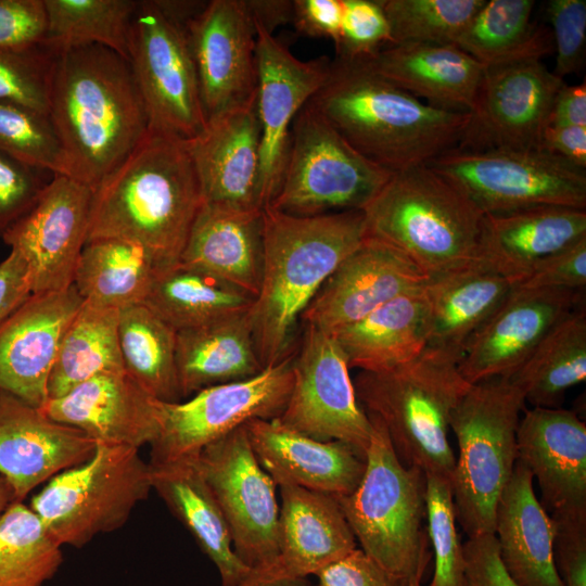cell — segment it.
<instances>
[{"label": "cell", "instance_id": "6da1fadb", "mask_svg": "<svg viewBox=\"0 0 586 586\" xmlns=\"http://www.w3.org/2000/svg\"><path fill=\"white\" fill-rule=\"evenodd\" d=\"M48 115L71 178L94 190L149 132L129 62L89 44L55 51Z\"/></svg>", "mask_w": 586, "mask_h": 586}, {"label": "cell", "instance_id": "7a4b0ae2", "mask_svg": "<svg viewBox=\"0 0 586 586\" xmlns=\"http://www.w3.org/2000/svg\"><path fill=\"white\" fill-rule=\"evenodd\" d=\"M357 152L393 173L460 145L471 115L437 109L395 86L362 60L330 61L307 102Z\"/></svg>", "mask_w": 586, "mask_h": 586}, {"label": "cell", "instance_id": "3957f363", "mask_svg": "<svg viewBox=\"0 0 586 586\" xmlns=\"http://www.w3.org/2000/svg\"><path fill=\"white\" fill-rule=\"evenodd\" d=\"M264 266L247 311L263 368L294 351L302 316L335 268L366 238L362 211L300 217L263 208Z\"/></svg>", "mask_w": 586, "mask_h": 586}, {"label": "cell", "instance_id": "277c9868", "mask_svg": "<svg viewBox=\"0 0 586 586\" xmlns=\"http://www.w3.org/2000/svg\"><path fill=\"white\" fill-rule=\"evenodd\" d=\"M202 203L184 141L149 131L93 190L87 241L129 240L175 265Z\"/></svg>", "mask_w": 586, "mask_h": 586}, {"label": "cell", "instance_id": "5b68a950", "mask_svg": "<svg viewBox=\"0 0 586 586\" xmlns=\"http://www.w3.org/2000/svg\"><path fill=\"white\" fill-rule=\"evenodd\" d=\"M362 213L366 237L399 251L430 278L479 265L485 214L425 164L394 173Z\"/></svg>", "mask_w": 586, "mask_h": 586}, {"label": "cell", "instance_id": "8992f818", "mask_svg": "<svg viewBox=\"0 0 586 586\" xmlns=\"http://www.w3.org/2000/svg\"><path fill=\"white\" fill-rule=\"evenodd\" d=\"M458 362L425 346L400 366L360 371L353 380L360 406L383 423L399 461L449 483L456 464L447 437L449 420L470 386Z\"/></svg>", "mask_w": 586, "mask_h": 586}, {"label": "cell", "instance_id": "52a82bcc", "mask_svg": "<svg viewBox=\"0 0 586 586\" xmlns=\"http://www.w3.org/2000/svg\"><path fill=\"white\" fill-rule=\"evenodd\" d=\"M372 434L357 488L334 496L361 550L400 586H420L431 559L426 476L397 458L383 423L367 413Z\"/></svg>", "mask_w": 586, "mask_h": 586}, {"label": "cell", "instance_id": "ba28073f", "mask_svg": "<svg viewBox=\"0 0 586 586\" xmlns=\"http://www.w3.org/2000/svg\"><path fill=\"white\" fill-rule=\"evenodd\" d=\"M522 391L496 377L470 384L451 412L459 448L450 488L456 521L469 538L495 532L496 508L518 460Z\"/></svg>", "mask_w": 586, "mask_h": 586}, {"label": "cell", "instance_id": "9c48e42d", "mask_svg": "<svg viewBox=\"0 0 586 586\" xmlns=\"http://www.w3.org/2000/svg\"><path fill=\"white\" fill-rule=\"evenodd\" d=\"M151 491V467L139 449L97 443L89 459L50 479L29 507L62 547L81 548L125 525Z\"/></svg>", "mask_w": 586, "mask_h": 586}, {"label": "cell", "instance_id": "30bf717a", "mask_svg": "<svg viewBox=\"0 0 586 586\" xmlns=\"http://www.w3.org/2000/svg\"><path fill=\"white\" fill-rule=\"evenodd\" d=\"M393 174L357 152L306 103L291 127L279 190L266 207L300 217L362 211Z\"/></svg>", "mask_w": 586, "mask_h": 586}, {"label": "cell", "instance_id": "8fae6325", "mask_svg": "<svg viewBox=\"0 0 586 586\" xmlns=\"http://www.w3.org/2000/svg\"><path fill=\"white\" fill-rule=\"evenodd\" d=\"M484 213L536 206L586 209V173L543 149H453L425 164Z\"/></svg>", "mask_w": 586, "mask_h": 586}, {"label": "cell", "instance_id": "7c38bea8", "mask_svg": "<svg viewBox=\"0 0 586 586\" xmlns=\"http://www.w3.org/2000/svg\"><path fill=\"white\" fill-rule=\"evenodd\" d=\"M128 62L149 131L188 141L204 130L207 120L186 27L157 0L138 1L129 26Z\"/></svg>", "mask_w": 586, "mask_h": 586}, {"label": "cell", "instance_id": "4fadbf2b", "mask_svg": "<svg viewBox=\"0 0 586 586\" xmlns=\"http://www.w3.org/2000/svg\"><path fill=\"white\" fill-rule=\"evenodd\" d=\"M293 355L252 378L205 387L187 400H158L160 431L150 445L149 462L195 459L250 420L279 418L292 388Z\"/></svg>", "mask_w": 586, "mask_h": 586}, {"label": "cell", "instance_id": "5bb4252c", "mask_svg": "<svg viewBox=\"0 0 586 586\" xmlns=\"http://www.w3.org/2000/svg\"><path fill=\"white\" fill-rule=\"evenodd\" d=\"M195 463L227 522L237 556L252 569L279 555L277 484L259 464L242 425L201 450Z\"/></svg>", "mask_w": 586, "mask_h": 586}, {"label": "cell", "instance_id": "9a60e30c", "mask_svg": "<svg viewBox=\"0 0 586 586\" xmlns=\"http://www.w3.org/2000/svg\"><path fill=\"white\" fill-rule=\"evenodd\" d=\"M304 327L292 359L291 393L278 419L311 438L341 441L365 455L372 423L356 397L347 360L330 334Z\"/></svg>", "mask_w": 586, "mask_h": 586}, {"label": "cell", "instance_id": "2e32d148", "mask_svg": "<svg viewBox=\"0 0 586 586\" xmlns=\"http://www.w3.org/2000/svg\"><path fill=\"white\" fill-rule=\"evenodd\" d=\"M93 190L62 175L47 182L35 204L1 237L26 262L33 294L73 285L87 241Z\"/></svg>", "mask_w": 586, "mask_h": 586}, {"label": "cell", "instance_id": "e0dca14e", "mask_svg": "<svg viewBox=\"0 0 586 586\" xmlns=\"http://www.w3.org/2000/svg\"><path fill=\"white\" fill-rule=\"evenodd\" d=\"M564 82L539 59L485 67L469 126L458 148H539L553 100Z\"/></svg>", "mask_w": 586, "mask_h": 586}, {"label": "cell", "instance_id": "ac0fdd59", "mask_svg": "<svg viewBox=\"0 0 586 586\" xmlns=\"http://www.w3.org/2000/svg\"><path fill=\"white\" fill-rule=\"evenodd\" d=\"M206 120L256 100V30L243 0H212L186 26Z\"/></svg>", "mask_w": 586, "mask_h": 586}, {"label": "cell", "instance_id": "d6986e66", "mask_svg": "<svg viewBox=\"0 0 586 586\" xmlns=\"http://www.w3.org/2000/svg\"><path fill=\"white\" fill-rule=\"evenodd\" d=\"M255 30L264 208L279 190L294 118L323 82L331 60L321 56L302 61L273 35L257 26Z\"/></svg>", "mask_w": 586, "mask_h": 586}, {"label": "cell", "instance_id": "ffe728a7", "mask_svg": "<svg viewBox=\"0 0 586 586\" xmlns=\"http://www.w3.org/2000/svg\"><path fill=\"white\" fill-rule=\"evenodd\" d=\"M518 460L537 480L540 505L553 522H586V425L573 410L524 409Z\"/></svg>", "mask_w": 586, "mask_h": 586}, {"label": "cell", "instance_id": "44dd1931", "mask_svg": "<svg viewBox=\"0 0 586 586\" xmlns=\"http://www.w3.org/2000/svg\"><path fill=\"white\" fill-rule=\"evenodd\" d=\"M582 305L585 290L514 286L469 341L458 362L461 377L470 384L510 378L546 333Z\"/></svg>", "mask_w": 586, "mask_h": 586}, {"label": "cell", "instance_id": "7402d4cb", "mask_svg": "<svg viewBox=\"0 0 586 586\" xmlns=\"http://www.w3.org/2000/svg\"><path fill=\"white\" fill-rule=\"evenodd\" d=\"M429 280L406 255L366 237L329 276L301 323L331 334Z\"/></svg>", "mask_w": 586, "mask_h": 586}, {"label": "cell", "instance_id": "603a6c76", "mask_svg": "<svg viewBox=\"0 0 586 586\" xmlns=\"http://www.w3.org/2000/svg\"><path fill=\"white\" fill-rule=\"evenodd\" d=\"M82 303L74 285L31 294L0 323V392L44 406L60 345Z\"/></svg>", "mask_w": 586, "mask_h": 586}, {"label": "cell", "instance_id": "cb8c5ba5", "mask_svg": "<svg viewBox=\"0 0 586 586\" xmlns=\"http://www.w3.org/2000/svg\"><path fill=\"white\" fill-rule=\"evenodd\" d=\"M95 442L40 408L0 392V475L23 501L38 485L93 454Z\"/></svg>", "mask_w": 586, "mask_h": 586}, {"label": "cell", "instance_id": "d4e9b609", "mask_svg": "<svg viewBox=\"0 0 586 586\" xmlns=\"http://www.w3.org/2000/svg\"><path fill=\"white\" fill-rule=\"evenodd\" d=\"M157 402L124 370L95 375L61 397L48 399L41 410L95 444L140 449L158 435Z\"/></svg>", "mask_w": 586, "mask_h": 586}, {"label": "cell", "instance_id": "484cf974", "mask_svg": "<svg viewBox=\"0 0 586 586\" xmlns=\"http://www.w3.org/2000/svg\"><path fill=\"white\" fill-rule=\"evenodd\" d=\"M203 202L239 209H263L260 195V126L256 100L209 120L184 141Z\"/></svg>", "mask_w": 586, "mask_h": 586}, {"label": "cell", "instance_id": "4316f807", "mask_svg": "<svg viewBox=\"0 0 586 586\" xmlns=\"http://www.w3.org/2000/svg\"><path fill=\"white\" fill-rule=\"evenodd\" d=\"M245 430L259 464L275 483L297 486L332 496H345L359 485L365 455L341 441H318L275 419H253Z\"/></svg>", "mask_w": 586, "mask_h": 586}, {"label": "cell", "instance_id": "83f0119b", "mask_svg": "<svg viewBox=\"0 0 586 586\" xmlns=\"http://www.w3.org/2000/svg\"><path fill=\"white\" fill-rule=\"evenodd\" d=\"M586 237V209L536 206L485 214L479 265L514 284L543 258Z\"/></svg>", "mask_w": 586, "mask_h": 586}, {"label": "cell", "instance_id": "f1b7e54d", "mask_svg": "<svg viewBox=\"0 0 586 586\" xmlns=\"http://www.w3.org/2000/svg\"><path fill=\"white\" fill-rule=\"evenodd\" d=\"M362 61L395 86L437 109L470 113L485 67L454 43L390 44Z\"/></svg>", "mask_w": 586, "mask_h": 586}, {"label": "cell", "instance_id": "f546056e", "mask_svg": "<svg viewBox=\"0 0 586 586\" xmlns=\"http://www.w3.org/2000/svg\"><path fill=\"white\" fill-rule=\"evenodd\" d=\"M178 263L257 296L264 266L263 209L203 202Z\"/></svg>", "mask_w": 586, "mask_h": 586}, {"label": "cell", "instance_id": "4dcf8cb0", "mask_svg": "<svg viewBox=\"0 0 586 586\" xmlns=\"http://www.w3.org/2000/svg\"><path fill=\"white\" fill-rule=\"evenodd\" d=\"M279 555L276 570L288 576L315 575L357 548L334 496L279 482Z\"/></svg>", "mask_w": 586, "mask_h": 586}, {"label": "cell", "instance_id": "1f68e13d", "mask_svg": "<svg viewBox=\"0 0 586 586\" xmlns=\"http://www.w3.org/2000/svg\"><path fill=\"white\" fill-rule=\"evenodd\" d=\"M530 470L517 460L496 508L500 561L518 586H563L553 561L556 527L542 507Z\"/></svg>", "mask_w": 586, "mask_h": 586}, {"label": "cell", "instance_id": "d6a6232c", "mask_svg": "<svg viewBox=\"0 0 586 586\" xmlns=\"http://www.w3.org/2000/svg\"><path fill=\"white\" fill-rule=\"evenodd\" d=\"M513 288L512 281L480 265L431 277L423 288L426 347L460 361L469 341Z\"/></svg>", "mask_w": 586, "mask_h": 586}, {"label": "cell", "instance_id": "836d02e7", "mask_svg": "<svg viewBox=\"0 0 586 586\" xmlns=\"http://www.w3.org/2000/svg\"><path fill=\"white\" fill-rule=\"evenodd\" d=\"M150 463L152 489L216 566L221 586H237L252 572L234 552L225 517L195 459Z\"/></svg>", "mask_w": 586, "mask_h": 586}, {"label": "cell", "instance_id": "e575fe53", "mask_svg": "<svg viewBox=\"0 0 586 586\" xmlns=\"http://www.w3.org/2000/svg\"><path fill=\"white\" fill-rule=\"evenodd\" d=\"M424 285L330 334L341 347L349 369L390 370L413 359L425 348Z\"/></svg>", "mask_w": 586, "mask_h": 586}, {"label": "cell", "instance_id": "d590c367", "mask_svg": "<svg viewBox=\"0 0 586 586\" xmlns=\"http://www.w3.org/2000/svg\"><path fill=\"white\" fill-rule=\"evenodd\" d=\"M247 311L176 332V368L182 399L213 385L259 373Z\"/></svg>", "mask_w": 586, "mask_h": 586}, {"label": "cell", "instance_id": "8d00e7d4", "mask_svg": "<svg viewBox=\"0 0 586 586\" xmlns=\"http://www.w3.org/2000/svg\"><path fill=\"white\" fill-rule=\"evenodd\" d=\"M169 266L139 243L95 238L82 247L73 285L85 302L120 310L143 304L157 276Z\"/></svg>", "mask_w": 586, "mask_h": 586}, {"label": "cell", "instance_id": "74e56055", "mask_svg": "<svg viewBox=\"0 0 586 586\" xmlns=\"http://www.w3.org/2000/svg\"><path fill=\"white\" fill-rule=\"evenodd\" d=\"M255 298L218 277L177 263L157 276L143 304L178 332L246 311Z\"/></svg>", "mask_w": 586, "mask_h": 586}, {"label": "cell", "instance_id": "f35d334b", "mask_svg": "<svg viewBox=\"0 0 586 586\" xmlns=\"http://www.w3.org/2000/svg\"><path fill=\"white\" fill-rule=\"evenodd\" d=\"M586 378V307L558 321L509 378L533 407L559 408Z\"/></svg>", "mask_w": 586, "mask_h": 586}, {"label": "cell", "instance_id": "ab89813d", "mask_svg": "<svg viewBox=\"0 0 586 586\" xmlns=\"http://www.w3.org/2000/svg\"><path fill=\"white\" fill-rule=\"evenodd\" d=\"M533 0H485L454 44L484 67L539 59L553 50L550 30L531 21Z\"/></svg>", "mask_w": 586, "mask_h": 586}, {"label": "cell", "instance_id": "60d3db41", "mask_svg": "<svg viewBox=\"0 0 586 586\" xmlns=\"http://www.w3.org/2000/svg\"><path fill=\"white\" fill-rule=\"evenodd\" d=\"M124 370L118 310L84 301L60 345L49 378L48 399L61 397L95 375Z\"/></svg>", "mask_w": 586, "mask_h": 586}, {"label": "cell", "instance_id": "b9f144b4", "mask_svg": "<svg viewBox=\"0 0 586 586\" xmlns=\"http://www.w3.org/2000/svg\"><path fill=\"white\" fill-rule=\"evenodd\" d=\"M125 370L154 398L182 400L176 368V331L144 304L118 310Z\"/></svg>", "mask_w": 586, "mask_h": 586}, {"label": "cell", "instance_id": "7bdbcfd3", "mask_svg": "<svg viewBox=\"0 0 586 586\" xmlns=\"http://www.w3.org/2000/svg\"><path fill=\"white\" fill-rule=\"evenodd\" d=\"M138 1L44 0L46 46L53 51L100 44L128 61V36Z\"/></svg>", "mask_w": 586, "mask_h": 586}, {"label": "cell", "instance_id": "ee69618b", "mask_svg": "<svg viewBox=\"0 0 586 586\" xmlns=\"http://www.w3.org/2000/svg\"><path fill=\"white\" fill-rule=\"evenodd\" d=\"M63 562L62 546L23 501L0 513V586H43Z\"/></svg>", "mask_w": 586, "mask_h": 586}, {"label": "cell", "instance_id": "f6af8a7d", "mask_svg": "<svg viewBox=\"0 0 586 586\" xmlns=\"http://www.w3.org/2000/svg\"><path fill=\"white\" fill-rule=\"evenodd\" d=\"M485 0H381L392 44L454 43Z\"/></svg>", "mask_w": 586, "mask_h": 586}, {"label": "cell", "instance_id": "bcb514c9", "mask_svg": "<svg viewBox=\"0 0 586 586\" xmlns=\"http://www.w3.org/2000/svg\"><path fill=\"white\" fill-rule=\"evenodd\" d=\"M0 152L37 170L71 177L65 151L48 114L0 102Z\"/></svg>", "mask_w": 586, "mask_h": 586}, {"label": "cell", "instance_id": "7dc6e473", "mask_svg": "<svg viewBox=\"0 0 586 586\" xmlns=\"http://www.w3.org/2000/svg\"><path fill=\"white\" fill-rule=\"evenodd\" d=\"M425 476L426 528L434 553V574L429 586H468L450 483Z\"/></svg>", "mask_w": 586, "mask_h": 586}, {"label": "cell", "instance_id": "c3c4849f", "mask_svg": "<svg viewBox=\"0 0 586 586\" xmlns=\"http://www.w3.org/2000/svg\"><path fill=\"white\" fill-rule=\"evenodd\" d=\"M55 54L47 46L0 50V102L48 114Z\"/></svg>", "mask_w": 586, "mask_h": 586}, {"label": "cell", "instance_id": "681fc988", "mask_svg": "<svg viewBox=\"0 0 586 586\" xmlns=\"http://www.w3.org/2000/svg\"><path fill=\"white\" fill-rule=\"evenodd\" d=\"M390 44L391 29L381 0H343L336 59H368Z\"/></svg>", "mask_w": 586, "mask_h": 586}, {"label": "cell", "instance_id": "f907efd6", "mask_svg": "<svg viewBox=\"0 0 586 586\" xmlns=\"http://www.w3.org/2000/svg\"><path fill=\"white\" fill-rule=\"evenodd\" d=\"M546 15L551 25V38L556 50L552 71L559 78L578 72L585 60L586 1L550 0Z\"/></svg>", "mask_w": 586, "mask_h": 586}, {"label": "cell", "instance_id": "816d5d0a", "mask_svg": "<svg viewBox=\"0 0 586 586\" xmlns=\"http://www.w3.org/2000/svg\"><path fill=\"white\" fill-rule=\"evenodd\" d=\"M38 171L0 152V235L30 209L47 184Z\"/></svg>", "mask_w": 586, "mask_h": 586}, {"label": "cell", "instance_id": "f5cc1de1", "mask_svg": "<svg viewBox=\"0 0 586 586\" xmlns=\"http://www.w3.org/2000/svg\"><path fill=\"white\" fill-rule=\"evenodd\" d=\"M44 0H0V50L46 46Z\"/></svg>", "mask_w": 586, "mask_h": 586}, {"label": "cell", "instance_id": "db71d44e", "mask_svg": "<svg viewBox=\"0 0 586 586\" xmlns=\"http://www.w3.org/2000/svg\"><path fill=\"white\" fill-rule=\"evenodd\" d=\"M514 286L585 290L586 237L539 260Z\"/></svg>", "mask_w": 586, "mask_h": 586}, {"label": "cell", "instance_id": "11a10c76", "mask_svg": "<svg viewBox=\"0 0 586 586\" xmlns=\"http://www.w3.org/2000/svg\"><path fill=\"white\" fill-rule=\"evenodd\" d=\"M553 524V561L562 585L586 586V522Z\"/></svg>", "mask_w": 586, "mask_h": 586}, {"label": "cell", "instance_id": "9f6ffc18", "mask_svg": "<svg viewBox=\"0 0 586 586\" xmlns=\"http://www.w3.org/2000/svg\"><path fill=\"white\" fill-rule=\"evenodd\" d=\"M319 586H400L360 548L315 574Z\"/></svg>", "mask_w": 586, "mask_h": 586}, {"label": "cell", "instance_id": "6f0895ef", "mask_svg": "<svg viewBox=\"0 0 586 586\" xmlns=\"http://www.w3.org/2000/svg\"><path fill=\"white\" fill-rule=\"evenodd\" d=\"M462 549L468 586H518L500 561L494 534L468 538Z\"/></svg>", "mask_w": 586, "mask_h": 586}, {"label": "cell", "instance_id": "680465c9", "mask_svg": "<svg viewBox=\"0 0 586 586\" xmlns=\"http://www.w3.org/2000/svg\"><path fill=\"white\" fill-rule=\"evenodd\" d=\"M343 17V0H293V20L296 31L310 38L339 41Z\"/></svg>", "mask_w": 586, "mask_h": 586}, {"label": "cell", "instance_id": "91938a15", "mask_svg": "<svg viewBox=\"0 0 586 586\" xmlns=\"http://www.w3.org/2000/svg\"><path fill=\"white\" fill-rule=\"evenodd\" d=\"M31 294L28 266L17 252L11 250L0 263V323Z\"/></svg>", "mask_w": 586, "mask_h": 586}, {"label": "cell", "instance_id": "94428289", "mask_svg": "<svg viewBox=\"0 0 586 586\" xmlns=\"http://www.w3.org/2000/svg\"><path fill=\"white\" fill-rule=\"evenodd\" d=\"M539 148L582 168H586V127L546 126Z\"/></svg>", "mask_w": 586, "mask_h": 586}, {"label": "cell", "instance_id": "6125c7cd", "mask_svg": "<svg viewBox=\"0 0 586 586\" xmlns=\"http://www.w3.org/2000/svg\"><path fill=\"white\" fill-rule=\"evenodd\" d=\"M550 126L586 127V84H563L559 89L549 115Z\"/></svg>", "mask_w": 586, "mask_h": 586}, {"label": "cell", "instance_id": "be15d7a7", "mask_svg": "<svg viewBox=\"0 0 586 586\" xmlns=\"http://www.w3.org/2000/svg\"><path fill=\"white\" fill-rule=\"evenodd\" d=\"M243 3L254 26L270 35L279 26L292 23V0H243Z\"/></svg>", "mask_w": 586, "mask_h": 586}, {"label": "cell", "instance_id": "e7e4bbea", "mask_svg": "<svg viewBox=\"0 0 586 586\" xmlns=\"http://www.w3.org/2000/svg\"><path fill=\"white\" fill-rule=\"evenodd\" d=\"M237 586H309L306 577H294L279 573L272 565L253 569L251 574Z\"/></svg>", "mask_w": 586, "mask_h": 586}, {"label": "cell", "instance_id": "03108f58", "mask_svg": "<svg viewBox=\"0 0 586 586\" xmlns=\"http://www.w3.org/2000/svg\"><path fill=\"white\" fill-rule=\"evenodd\" d=\"M15 501L14 493L8 481L0 475V513Z\"/></svg>", "mask_w": 586, "mask_h": 586}, {"label": "cell", "instance_id": "003e7915", "mask_svg": "<svg viewBox=\"0 0 586 586\" xmlns=\"http://www.w3.org/2000/svg\"><path fill=\"white\" fill-rule=\"evenodd\" d=\"M421 586V585H420Z\"/></svg>", "mask_w": 586, "mask_h": 586}]
</instances>
